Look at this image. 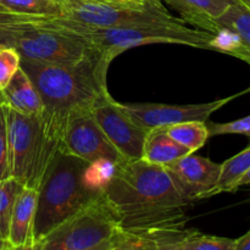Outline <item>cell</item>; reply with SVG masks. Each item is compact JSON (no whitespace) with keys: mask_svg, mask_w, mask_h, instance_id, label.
Wrapping results in <instances>:
<instances>
[{"mask_svg":"<svg viewBox=\"0 0 250 250\" xmlns=\"http://www.w3.org/2000/svg\"><path fill=\"white\" fill-rule=\"evenodd\" d=\"M217 28L229 29L238 38L241 49L237 58L250 65V10L241 2H234L215 21Z\"/></svg>","mask_w":250,"mask_h":250,"instance_id":"cell-17","label":"cell"},{"mask_svg":"<svg viewBox=\"0 0 250 250\" xmlns=\"http://www.w3.org/2000/svg\"><path fill=\"white\" fill-rule=\"evenodd\" d=\"M87 164L76 156L58 151L38 189L34 241L42 242L53 229L104 194L85 186L83 171Z\"/></svg>","mask_w":250,"mask_h":250,"instance_id":"cell-3","label":"cell"},{"mask_svg":"<svg viewBox=\"0 0 250 250\" xmlns=\"http://www.w3.org/2000/svg\"><path fill=\"white\" fill-rule=\"evenodd\" d=\"M34 23V22H33ZM27 24V23H23ZM23 24H12V26H0V49L14 48L15 37L17 31Z\"/></svg>","mask_w":250,"mask_h":250,"instance_id":"cell-29","label":"cell"},{"mask_svg":"<svg viewBox=\"0 0 250 250\" xmlns=\"http://www.w3.org/2000/svg\"><path fill=\"white\" fill-rule=\"evenodd\" d=\"M10 177L9 155H7V136L6 122H5L4 109L0 111V181Z\"/></svg>","mask_w":250,"mask_h":250,"instance_id":"cell-27","label":"cell"},{"mask_svg":"<svg viewBox=\"0 0 250 250\" xmlns=\"http://www.w3.org/2000/svg\"><path fill=\"white\" fill-rule=\"evenodd\" d=\"M4 104L27 116H41L43 103L27 73L19 68L5 89L1 90Z\"/></svg>","mask_w":250,"mask_h":250,"instance_id":"cell-15","label":"cell"},{"mask_svg":"<svg viewBox=\"0 0 250 250\" xmlns=\"http://www.w3.org/2000/svg\"><path fill=\"white\" fill-rule=\"evenodd\" d=\"M122 232L117 214L103 194L50 232L41 250H90L114 241Z\"/></svg>","mask_w":250,"mask_h":250,"instance_id":"cell-8","label":"cell"},{"mask_svg":"<svg viewBox=\"0 0 250 250\" xmlns=\"http://www.w3.org/2000/svg\"><path fill=\"white\" fill-rule=\"evenodd\" d=\"M59 150L85 163L105 159L119 165L126 161L107 141L90 111L81 112L68 120L61 136Z\"/></svg>","mask_w":250,"mask_h":250,"instance_id":"cell-10","label":"cell"},{"mask_svg":"<svg viewBox=\"0 0 250 250\" xmlns=\"http://www.w3.org/2000/svg\"><path fill=\"white\" fill-rule=\"evenodd\" d=\"M99 128L126 161L142 158L148 129L133 121L119 102L109 94L98 100L90 109Z\"/></svg>","mask_w":250,"mask_h":250,"instance_id":"cell-9","label":"cell"},{"mask_svg":"<svg viewBox=\"0 0 250 250\" xmlns=\"http://www.w3.org/2000/svg\"><path fill=\"white\" fill-rule=\"evenodd\" d=\"M97 1H142V0H97Z\"/></svg>","mask_w":250,"mask_h":250,"instance_id":"cell-36","label":"cell"},{"mask_svg":"<svg viewBox=\"0 0 250 250\" xmlns=\"http://www.w3.org/2000/svg\"><path fill=\"white\" fill-rule=\"evenodd\" d=\"M185 229H183V231H185ZM181 232L158 239V241L155 242V250H180L178 249L177 244H176V238H177L178 234H180Z\"/></svg>","mask_w":250,"mask_h":250,"instance_id":"cell-30","label":"cell"},{"mask_svg":"<svg viewBox=\"0 0 250 250\" xmlns=\"http://www.w3.org/2000/svg\"><path fill=\"white\" fill-rule=\"evenodd\" d=\"M0 10L37 19H55L62 16L60 0H0Z\"/></svg>","mask_w":250,"mask_h":250,"instance_id":"cell-18","label":"cell"},{"mask_svg":"<svg viewBox=\"0 0 250 250\" xmlns=\"http://www.w3.org/2000/svg\"><path fill=\"white\" fill-rule=\"evenodd\" d=\"M146 1L151 2V4H155V5H164L161 0H146Z\"/></svg>","mask_w":250,"mask_h":250,"instance_id":"cell-37","label":"cell"},{"mask_svg":"<svg viewBox=\"0 0 250 250\" xmlns=\"http://www.w3.org/2000/svg\"><path fill=\"white\" fill-rule=\"evenodd\" d=\"M165 167L181 193L192 203L215 195L221 164L192 153Z\"/></svg>","mask_w":250,"mask_h":250,"instance_id":"cell-12","label":"cell"},{"mask_svg":"<svg viewBox=\"0 0 250 250\" xmlns=\"http://www.w3.org/2000/svg\"><path fill=\"white\" fill-rule=\"evenodd\" d=\"M114 241H111V242H109V243H105V244H103V246H100V247H98V248H94V249H90V250H107V248H109L110 246H111V243Z\"/></svg>","mask_w":250,"mask_h":250,"instance_id":"cell-34","label":"cell"},{"mask_svg":"<svg viewBox=\"0 0 250 250\" xmlns=\"http://www.w3.org/2000/svg\"><path fill=\"white\" fill-rule=\"evenodd\" d=\"M249 92H250V89H249Z\"/></svg>","mask_w":250,"mask_h":250,"instance_id":"cell-41","label":"cell"},{"mask_svg":"<svg viewBox=\"0 0 250 250\" xmlns=\"http://www.w3.org/2000/svg\"><path fill=\"white\" fill-rule=\"evenodd\" d=\"M62 19L95 28L148 23H186L168 14L164 5L142 1L60 0Z\"/></svg>","mask_w":250,"mask_h":250,"instance_id":"cell-7","label":"cell"},{"mask_svg":"<svg viewBox=\"0 0 250 250\" xmlns=\"http://www.w3.org/2000/svg\"><path fill=\"white\" fill-rule=\"evenodd\" d=\"M48 19H37V17H27L21 15L10 14L0 10V26H12V24H23L33 23V22H41Z\"/></svg>","mask_w":250,"mask_h":250,"instance_id":"cell-28","label":"cell"},{"mask_svg":"<svg viewBox=\"0 0 250 250\" xmlns=\"http://www.w3.org/2000/svg\"><path fill=\"white\" fill-rule=\"evenodd\" d=\"M121 229L155 243L186 229L193 204L181 193L166 167L138 159L119 164L104 192Z\"/></svg>","mask_w":250,"mask_h":250,"instance_id":"cell-1","label":"cell"},{"mask_svg":"<svg viewBox=\"0 0 250 250\" xmlns=\"http://www.w3.org/2000/svg\"><path fill=\"white\" fill-rule=\"evenodd\" d=\"M2 104H4V97H2V93L1 90H0V111H1Z\"/></svg>","mask_w":250,"mask_h":250,"instance_id":"cell-38","label":"cell"},{"mask_svg":"<svg viewBox=\"0 0 250 250\" xmlns=\"http://www.w3.org/2000/svg\"><path fill=\"white\" fill-rule=\"evenodd\" d=\"M6 122L10 177L23 187L39 189L59 151L60 139L41 116H27L2 104Z\"/></svg>","mask_w":250,"mask_h":250,"instance_id":"cell-5","label":"cell"},{"mask_svg":"<svg viewBox=\"0 0 250 250\" xmlns=\"http://www.w3.org/2000/svg\"><path fill=\"white\" fill-rule=\"evenodd\" d=\"M22 188L23 186L12 177L0 181V238L4 242L7 241L9 236L10 220L15 200Z\"/></svg>","mask_w":250,"mask_h":250,"instance_id":"cell-22","label":"cell"},{"mask_svg":"<svg viewBox=\"0 0 250 250\" xmlns=\"http://www.w3.org/2000/svg\"><path fill=\"white\" fill-rule=\"evenodd\" d=\"M2 244H4V241H2V239L0 238V250H1V248H2Z\"/></svg>","mask_w":250,"mask_h":250,"instance_id":"cell-39","label":"cell"},{"mask_svg":"<svg viewBox=\"0 0 250 250\" xmlns=\"http://www.w3.org/2000/svg\"><path fill=\"white\" fill-rule=\"evenodd\" d=\"M234 250H250V231L247 232L241 238L236 239Z\"/></svg>","mask_w":250,"mask_h":250,"instance_id":"cell-32","label":"cell"},{"mask_svg":"<svg viewBox=\"0 0 250 250\" xmlns=\"http://www.w3.org/2000/svg\"><path fill=\"white\" fill-rule=\"evenodd\" d=\"M238 2H241L242 5H244L246 7H248V9L250 10V0H237Z\"/></svg>","mask_w":250,"mask_h":250,"instance_id":"cell-35","label":"cell"},{"mask_svg":"<svg viewBox=\"0 0 250 250\" xmlns=\"http://www.w3.org/2000/svg\"><path fill=\"white\" fill-rule=\"evenodd\" d=\"M110 62L104 54L77 65H48L21 59V68L43 103L42 120L59 139L71 117L90 111L98 100L109 94L106 73Z\"/></svg>","mask_w":250,"mask_h":250,"instance_id":"cell-2","label":"cell"},{"mask_svg":"<svg viewBox=\"0 0 250 250\" xmlns=\"http://www.w3.org/2000/svg\"><path fill=\"white\" fill-rule=\"evenodd\" d=\"M247 185H250V168L246 173H244L243 176H242L241 178H239L238 181H237L236 186H234V190L238 189V188L242 187V186H247Z\"/></svg>","mask_w":250,"mask_h":250,"instance_id":"cell-33","label":"cell"},{"mask_svg":"<svg viewBox=\"0 0 250 250\" xmlns=\"http://www.w3.org/2000/svg\"><path fill=\"white\" fill-rule=\"evenodd\" d=\"M150 250H155V249H150Z\"/></svg>","mask_w":250,"mask_h":250,"instance_id":"cell-40","label":"cell"},{"mask_svg":"<svg viewBox=\"0 0 250 250\" xmlns=\"http://www.w3.org/2000/svg\"><path fill=\"white\" fill-rule=\"evenodd\" d=\"M117 164L100 159L94 163H88L83 171V181L89 189L98 193H104L107 185L115 175Z\"/></svg>","mask_w":250,"mask_h":250,"instance_id":"cell-23","label":"cell"},{"mask_svg":"<svg viewBox=\"0 0 250 250\" xmlns=\"http://www.w3.org/2000/svg\"><path fill=\"white\" fill-rule=\"evenodd\" d=\"M192 154L188 149L173 141L165 127L149 129L142 151V160L159 166H167L178 159Z\"/></svg>","mask_w":250,"mask_h":250,"instance_id":"cell-16","label":"cell"},{"mask_svg":"<svg viewBox=\"0 0 250 250\" xmlns=\"http://www.w3.org/2000/svg\"><path fill=\"white\" fill-rule=\"evenodd\" d=\"M176 244L180 250H234L236 239L185 229L176 238Z\"/></svg>","mask_w":250,"mask_h":250,"instance_id":"cell-20","label":"cell"},{"mask_svg":"<svg viewBox=\"0 0 250 250\" xmlns=\"http://www.w3.org/2000/svg\"><path fill=\"white\" fill-rule=\"evenodd\" d=\"M50 22L82 37L110 61L128 49L146 44H181L211 50V42L215 37V33L200 28H189L185 23H148L95 28L62 17L50 19Z\"/></svg>","mask_w":250,"mask_h":250,"instance_id":"cell-4","label":"cell"},{"mask_svg":"<svg viewBox=\"0 0 250 250\" xmlns=\"http://www.w3.org/2000/svg\"><path fill=\"white\" fill-rule=\"evenodd\" d=\"M244 93H247V90L239 93V94L225 98V99L204 103V104L168 105L154 104V103H136V104L120 103V105L136 124L149 131L155 127H167L171 125L188 121L205 122L209 119L210 115H212V112L217 111L227 103Z\"/></svg>","mask_w":250,"mask_h":250,"instance_id":"cell-11","label":"cell"},{"mask_svg":"<svg viewBox=\"0 0 250 250\" xmlns=\"http://www.w3.org/2000/svg\"><path fill=\"white\" fill-rule=\"evenodd\" d=\"M208 128H209L210 137L222 136V134H242V136L250 137V115L226 124H210Z\"/></svg>","mask_w":250,"mask_h":250,"instance_id":"cell-26","label":"cell"},{"mask_svg":"<svg viewBox=\"0 0 250 250\" xmlns=\"http://www.w3.org/2000/svg\"><path fill=\"white\" fill-rule=\"evenodd\" d=\"M250 168V146L244 149L237 155L221 164L219 183H217L215 195L224 192H234L237 181Z\"/></svg>","mask_w":250,"mask_h":250,"instance_id":"cell-21","label":"cell"},{"mask_svg":"<svg viewBox=\"0 0 250 250\" xmlns=\"http://www.w3.org/2000/svg\"><path fill=\"white\" fill-rule=\"evenodd\" d=\"M42 242H32L28 244H22V246H14V244L9 243L7 241L4 242L1 250H41Z\"/></svg>","mask_w":250,"mask_h":250,"instance_id":"cell-31","label":"cell"},{"mask_svg":"<svg viewBox=\"0 0 250 250\" xmlns=\"http://www.w3.org/2000/svg\"><path fill=\"white\" fill-rule=\"evenodd\" d=\"M180 14L185 22L199 27L200 29L216 34L215 24L219 17L227 11L237 0H161Z\"/></svg>","mask_w":250,"mask_h":250,"instance_id":"cell-13","label":"cell"},{"mask_svg":"<svg viewBox=\"0 0 250 250\" xmlns=\"http://www.w3.org/2000/svg\"><path fill=\"white\" fill-rule=\"evenodd\" d=\"M165 129L173 141L185 146L190 153L203 148L210 137L208 125L203 121H188L171 125L165 127Z\"/></svg>","mask_w":250,"mask_h":250,"instance_id":"cell-19","label":"cell"},{"mask_svg":"<svg viewBox=\"0 0 250 250\" xmlns=\"http://www.w3.org/2000/svg\"><path fill=\"white\" fill-rule=\"evenodd\" d=\"M14 48L22 60L48 65H77L103 54L78 34L51 23L50 19L21 26Z\"/></svg>","mask_w":250,"mask_h":250,"instance_id":"cell-6","label":"cell"},{"mask_svg":"<svg viewBox=\"0 0 250 250\" xmlns=\"http://www.w3.org/2000/svg\"><path fill=\"white\" fill-rule=\"evenodd\" d=\"M20 67H21V55L16 49H0V90L6 88Z\"/></svg>","mask_w":250,"mask_h":250,"instance_id":"cell-24","label":"cell"},{"mask_svg":"<svg viewBox=\"0 0 250 250\" xmlns=\"http://www.w3.org/2000/svg\"><path fill=\"white\" fill-rule=\"evenodd\" d=\"M38 190L23 187L15 200L10 220L7 242L14 246H22L34 242L33 226L36 217Z\"/></svg>","mask_w":250,"mask_h":250,"instance_id":"cell-14","label":"cell"},{"mask_svg":"<svg viewBox=\"0 0 250 250\" xmlns=\"http://www.w3.org/2000/svg\"><path fill=\"white\" fill-rule=\"evenodd\" d=\"M155 249V243L153 241L144 237L138 236V234L127 233L122 231L111 246L107 248V250H150Z\"/></svg>","mask_w":250,"mask_h":250,"instance_id":"cell-25","label":"cell"}]
</instances>
